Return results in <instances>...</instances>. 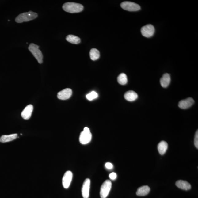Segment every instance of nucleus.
Segmentation results:
<instances>
[{
	"mask_svg": "<svg viewBox=\"0 0 198 198\" xmlns=\"http://www.w3.org/2000/svg\"><path fill=\"white\" fill-rule=\"evenodd\" d=\"M117 177L116 173H112L109 175V178L112 180H115Z\"/></svg>",
	"mask_w": 198,
	"mask_h": 198,
	"instance_id": "nucleus-24",
	"label": "nucleus"
},
{
	"mask_svg": "<svg viewBox=\"0 0 198 198\" xmlns=\"http://www.w3.org/2000/svg\"><path fill=\"white\" fill-rule=\"evenodd\" d=\"M39 47L40 46L37 45L32 43L29 44L28 48L31 53L32 54L33 56L38 61V63L41 64L43 62V55L42 52L39 49Z\"/></svg>",
	"mask_w": 198,
	"mask_h": 198,
	"instance_id": "nucleus-3",
	"label": "nucleus"
},
{
	"mask_svg": "<svg viewBox=\"0 0 198 198\" xmlns=\"http://www.w3.org/2000/svg\"><path fill=\"white\" fill-rule=\"evenodd\" d=\"M194 100L192 98H188L185 100H181L179 101L178 104V106L179 108L182 109H186L189 108L194 103Z\"/></svg>",
	"mask_w": 198,
	"mask_h": 198,
	"instance_id": "nucleus-11",
	"label": "nucleus"
},
{
	"mask_svg": "<svg viewBox=\"0 0 198 198\" xmlns=\"http://www.w3.org/2000/svg\"><path fill=\"white\" fill-rule=\"evenodd\" d=\"M121 8L130 12H135L141 9L140 6L133 2L125 1L121 4Z\"/></svg>",
	"mask_w": 198,
	"mask_h": 198,
	"instance_id": "nucleus-6",
	"label": "nucleus"
},
{
	"mask_svg": "<svg viewBox=\"0 0 198 198\" xmlns=\"http://www.w3.org/2000/svg\"><path fill=\"white\" fill-rule=\"evenodd\" d=\"M17 137V134H10L9 135H3L0 138V142L2 143H6L15 139Z\"/></svg>",
	"mask_w": 198,
	"mask_h": 198,
	"instance_id": "nucleus-17",
	"label": "nucleus"
},
{
	"mask_svg": "<svg viewBox=\"0 0 198 198\" xmlns=\"http://www.w3.org/2000/svg\"><path fill=\"white\" fill-rule=\"evenodd\" d=\"M66 40L72 44H78L80 42V39L79 37L72 35H68L66 37Z\"/></svg>",
	"mask_w": 198,
	"mask_h": 198,
	"instance_id": "nucleus-19",
	"label": "nucleus"
},
{
	"mask_svg": "<svg viewBox=\"0 0 198 198\" xmlns=\"http://www.w3.org/2000/svg\"><path fill=\"white\" fill-rule=\"evenodd\" d=\"M90 186V179L87 178L84 181L82 188V195L84 198H89Z\"/></svg>",
	"mask_w": 198,
	"mask_h": 198,
	"instance_id": "nucleus-9",
	"label": "nucleus"
},
{
	"mask_svg": "<svg viewBox=\"0 0 198 198\" xmlns=\"http://www.w3.org/2000/svg\"><path fill=\"white\" fill-rule=\"evenodd\" d=\"M194 143L195 147L197 149L198 148V130L196 132L195 135V141H194Z\"/></svg>",
	"mask_w": 198,
	"mask_h": 198,
	"instance_id": "nucleus-23",
	"label": "nucleus"
},
{
	"mask_svg": "<svg viewBox=\"0 0 198 198\" xmlns=\"http://www.w3.org/2000/svg\"><path fill=\"white\" fill-rule=\"evenodd\" d=\"M72 177L73 174L71 171H68L65 173L62 180L63 188H69L72 182Z\"/></svg>",
	"mask_w": 198,
	"mask_h": 198,
	"instance_id": "nucleus-8",
	"label": "nucleus"
},
{
	"mask_svg": "<svg viewBox=\"0 0 198 198\" xmlns=\"http://www.w3.org/2000/svg\"><path fill=\"white\" fill-rule=\"evenodd\" d=\"M89 55L91 60L93 61L97 60L100 58V52L96 48H92L89 52Z\"/></svg>",
	"mask_w": 198,
	"mask_h": 198,
	"instance_id": "nucleus-20",
	"label": "nucleus"
},
{
	"mask_svg": "<svg viewBox=\"0 0 198 198\" xmlns=\"http://www.w3.org/2000/svg\"><path fill=\"white\" fill-rule=\"evenodd\" d=\"M170 82V76L167 73L164 74L160 80L161 85L164 88H167L169 86Z\"/></svg>",
	"mask_w": 198,
	"mask_h": 198,
	"instance_id": "nucleus-13",
	"label": "nucleus"
},
{
	"mask_svg": "<svg viewBox=\"0 0 198 198\" xmlns=\"http://www.w3.org/2000/svg\"><path fill=\"white\" fill-rule=\"evenodd\" d=\"M176 185L180 189L188 190L191 189V186L186 181L179 180L176 182Z\"/></svg>",
	"mask_w": 198,
	"mask_h": 198,
	"instance_id": "nucleus-15",
	"label": "nucleus"
},
{
	"mask_svg": "<svg viewBox=\"0 0 198 198\" xmlns=\"http://www.w3.org/2000/svg\"><path fill=\"white\" fill-rule=\"evenodd\" d=\"M63 8L65 12L74 13L82 12L83 10L84 7L80 4L70 2L64 4Z\"/></svg>",
	"mask_w": 198,
	"mask_h": 198,
	"instance_id": "nucleus-1",
	"label": "nucleus"
},
{
	"mask_svg": "<svg viewBox=\"0 0 198 198\" xmlns=\"http://www.w3.org/2000/svg\"><path fill=\"white\" fill-rule=\"evenodd\" d=\"M33 110V106L29 105L24 108L21 113L22 118L25 120H28L30 118Z\"/></svg>",
	"mask_w": 198,
	"mask_h": 198,
	"instance_id": "nucleus-12",
	"label": "nucleus"
},
{
	"mask_svg": "<svg viewBox=\"0 0 198 198\" xmlns=\"http://www.w3.org/2000/svg\"><path fill=\"white\" fill-rule=\"evenodd\" d=\"M92 139V134L91 133L89 129L85 127L84 130L80 133L79 141L82 144L85 145L91 141Z\"/></svg>",
	"mask_w": 198,
	"mask_h": 198,
	"instance_id": "nucleus-4",
	"label": "nucleus"
},
{
	"mask_svg": "<svg viewBox=\"0 0 198 198\" xmlns=\"http://www.w3.org/2000/svg\"><path fill=\"white\" fill-rule=\"evenodd\" d=\"M150 188L148 186H143L138 188L136 194L138 196H143L148 194L150 191Z\"/></svg>",
	"mask_w": 198,
	"mask_h": 198,
	"instance_id": "nucleus-16",
	"label": "nucleus"
},
{
	"mask_svg": "<svg viewBox=\"0 0 198 198\" xmlns=\"http://www.w3.org/2000/svg\"><path fill=\"white\" fill-rule=\"evenodd\" d=\"M72 94V89L67 88L60 91L57 94V97L60 100H66L70 98Z\"/></svg>",
	"mask_w": 198,
	"mask_h": 198,
	"instance_id": "nucleus-10",
	"label": "nucleus"
},
{
	"mask_svg": "<svg viewBox=\"0 0 198 198\" xmlns=\"http://www.w3.org/2000/svg\"><path fill=\"white\" fill-rule=\"evenodd\" d=\"M97 93L94 91H92L89 94L87 95L86 98L89 101H92L95 98H97Z\"/></svg>",
	"mask_w": 198,
	"mask_h": 198,
	"instance_id": "nucleus-22",
	"label": "nucleus"
},
{
	"mask_svg": "<svg viewBox=\"0 0 198 198\" xmlns=\"http://www.w3.org/2000/svg\"><path fill=\"white\" fill-rule=\"evenodd\" d=\"M112 184L111 181L106 180L101 186L100 191V197L101 198L107 197L112 188Z\"/></svg>",
	"mask_w": 198,
	"mask_h": 198,
	"instance_id": "nucleus-5",
	"label": "nucleus"
},
{
	"mask_svg": "<svg viewBox=\"0 0 198 198\" xmlns=\"http://www.w3.org/2000/svg\"><path fill=\"white\" fill-rule=\"evenodd\" d=\"M117 81L121 85H126L128 83V79L126 74L124 73H121L117 78Z\"/></svg>",
	"mask_w": 198,
	"mask_h": 198,
	"instance_id": "nucleus-21",
	"label": "nucleus"
},
{
	"mask_svg": "<svg viewBox=\"0 0 198 198\" xmlns=\"http://www.w3.org/2000/svg\"><path fill=\"white\" fill-rule=\"evenodd\" d=\"M105 166L106 169H113V164L110 162H107L105 164Z\"/></svg>",
	"mask_w": 198,
	"mask_h": 198,
	"instance_id": "nucleus-25",
	"label": "nucleus"
},
{
	"mask_svg": "<svg viewBox=\"0 0 198 198\" xmlns=\"http://www.w3.org/2000/svg\"><path fill=\"white\" fill-rule=\"evenodd\" d=\"M38 16V15L36 13L30 11L29 12L19 14L16 18L15 21L17 23H21L34 20Z\"/></svg>",
	"mask_w": 198,
	"mask_h": 198,
	"instance_id": "nucleus-2",
	"label": "nucleus"
},
{
	"mask_svg": "<svg viewBox=\"0 0 198 198\" xmlns=\"http://www.w3.org/2000/svg\"><path fill=\"white\" fill-rule=\"evenodd\" d=\"M168 144L166 141H162L158 144V149L159 153L161 155L165 154L168 149Z\"/></svg>",
	"mask_w": 198,
	"mask_h": 198,
	"instance_id": "nucleus-18",
	"label": "nucleus"
},
{
	"mask_svg": "<svg viewBox=\"0 0 198 198\" xmlns=\"http://www.w3.org/2000/svg\"><path fill=\"white\" fill-rule=\"evenodd\" d=\"M155 32L154 26L151 24L143 26L141 29V32L143 36L146 38H150L154 35Z\"/></svg>",
	"mask_w": 198,
	"mask_h": 198,
	"instance_id": "nucleus-7",
	"label": "nucleus"
},
{
	"mask_svg": "<svg viewBox=\"0 0 198 198\" xmlns=\"http://www.w3.org/2000/svg\"><path fill=\"white\" fill-rule=\"evenodd\" d=\"M124 98L128 101L132 102L137 100L138 97L137 93L133 91H127L124 95Z\"/></svg>",
	"mask_w": 198,
	"mask_h": 198,
	"instance_id": "nucleus-14",
	"label": "nucleus"
}]
</instances>
